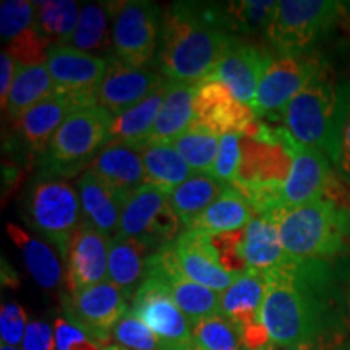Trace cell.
<instances>
[{
  "label": "cell",
  "instance_id": "obj_43",
  "mask_svg": "<svg viewBox=\"0 0 350 350\" xmlns=\"http://www.w3.org/2000/svg\"><path fill=\"white\" fill-rule=\"evenodd\" d=\"M49 47V44L38 33L36 26H33L7 44V54L12 57L16 68L34 67L47 62Z\"/></svg>",
  "mask_w": 350,
  "mask_h": 350
},
{
  "label": "cell",
  "instance_id": "obj_52",
  "mask_svg": "<svg viewBox=\"0 0 350 350\" xmlns=\"http://www.w3.org/2000/svg\"><path fill=\"white\" fill-rule=\"evenodd\" d=\"M103 350H126L124 347H120V345H106V347H103Z\"/></svg>",
  "mask_w": 350,
  "mask_h": 350
},
{
  "label": "cell",
  "instance_id": "obj_21",
  "mask_svg": "<svg viewBox=\"0 0 350 350\" xmlns=\"http://www.w3.org/2000/svg\"><path fill=\"white\" fill-rule=\"evenodd\" d=\"M83 107L90 106L77 99L75 96L55 90L16 120V130L29 150L44 154L57 130L73 112Z\"/></svg>",
  "mask_w": 350,
  "mask_h": 350
},
{
  "label": "cell",
  "instance_id": "obj_29",
  "mask_svg": "<svg viewBox=\"0 0 350 350\" xmlns=\"http://www.w3.org/2000/svg\"><path fill=\"white\" fill-rule=\"evenodd\" d=\"M7 234L18 247L31 278L46 291H55L64 282V266L52 248L15 224H7Z\"/></svg>",
  "mask_w": 350,
  "mask_h": 350
},
{
  "label": "cell",
  "instance_id": "obj_17",
  "mask_svg": "<svg viewBox=\"0 0 350 350\" xmlns=\"http://www.w3.org/2000/svg\"><path fill=\"white\" fill-rule=\"evenodd\" d=\"M167 78L161 72L130 67L112 57L109 59L106 77L98 88L96 100L98 106L106 109L112 117H119L159 90Z\"/></svg>",
  "mask_w": 350,
  "mask_h": 350
},
{
  "label": "cell",
  "instance_id": "obj_7",
  "mask_svg": "<svg viewBox=\"0 0 350 350\" xmlns=\"http://www.w3.org/2000/svg\"><path fill=\"white\" fill-rule=\"evenodd\" d=\"M81 203L77 188L57 178H44L31 187L25 201V221L67 258L68 245L81 224Z\"/></svg>",
  "mask_w": 350,
  "mask_h": 350
},
{
  "label": "cell",
  "instance_id": "obj_45",
  "mask_svg": "<svg viewBox=\"0 0 350 350\" xmlns=\"http://www.w3.org/2000/svg\"><path fill=\"white\" fill-rule=\"evenodd\" d=\"M28 326V319H26V312L23 306L10 301V304H3L0 308V338H2L3 345H16L23 344V338Z\"/></svg>",
  "mask_w": 350,
  "mask_h": 350
},
{
  "label": "cell",
  "instance_id": "obj_19",
  "mask_svg": "<svg viewBox=\"0 0 350 350\" xmlns=\"http://www.w3.org/2000/svg\"><path fill=\"white\" fill-rule=\"evenodd\" d=\"M256 122L253 109L240 103L222 83L204 80L198 83L195 96V124L219 137L243 135Z\"/></svg>",
  "mask_w": 350,
  "mask_h": 350
},
{
  "label": "cell",
  "instance_id": "obj_41",
  "mask_svg": "<svg viewBox=\"0 0 350 350\" xmlns=\"http://www.w3.org/2000/svg\"><path fill=\"white\" fill-rule=\"evenodd\" d=\"M112 340L126 350H165L154 332L130 310L112 329Z\"/></svg>",
  "mask_w": 350,
  "mask_h": 350
},
{
  "label": "cell",
  "instance_id": "obj_50",
  "mask_svg": "<svg viewBox=\"0 0 350 350\" xmlns=\"http://www.w3.org/2000/svg\"><path fill=\"white\" fill-rule=\"evenodd\" d=\"M336 167H338V172L340 177H342L347 183H350V106H349L347 120H345V126H344L342 143H340L339 159H338V164H336Z\"/></svg>",
  "mask_w": 350,
  "mask_h": 350
},
{
  "label": "cell",
  "instance_id": "obj_35",
  "mask_svg": "<svg viewBox=\"0 0 350 350\" xmlns=\"http://www.w3.org/2000/svg\"><path fill=\"white\" fill-rule=\"evenodd\" d=\"M55 91L47 65H34V67L16 68L15 81L8 94L7 113L12 120H18L38 103L46 99Z\"/></svg>",
  "mask_w": 350,
  "mask_h": 350
},
{
  "label": "cell",
  "instance_id": "obj_25",
  "mask_svg": "<svg viewBox=\"0 0 350 350\" xmlns=\"http://www.w3.org/2000/svg\"><path fill=\"white\" fill-rule=\"evenodd\" d=\"M154 253L146 243L125 235H113L109 245V281L129 300H133L143 284L146 262Z\"/></svg>",
  "mask_w": 350,
  "mask_h": 350
},
{
  "label": "cell",
  "instance_id": "obj_22",
  "mask_svg": "<svg viewBox=\"0 0 350 350\" xmlns=\"http://www.w3.org/2000/svg\"><path fill=\"white\" fill-rule=\"evenodd\" d=\"M174 248L182 273L190 281L200 284V286L222 294L239 278V275L227 273L226 269L219 266V262L214 260L211 252H209L201 232H182L174 242Z\"/></svg>",
  "mask_w": 350,
  "mask_h": 350
},
{
  "label": "cell",
  "instance_id": "obj_8",
  "mask_svg": "<svg viewBox=\"0 0 350 350\" xmlns=\"http://www.w3.org/2000/svg\"><path fill=\"white\" fill-rule=\"evenodd\" d=\"M292 139L284 126L256 120L242 135V161L232 185L286 182L292 165Z\"/></svg>",
  "mask_w": 350,
  "mask_h": 350
},
{
  "label": "cell",
  "instance_id": "obj_20",
  "mask_svg": "<svg viewBox=\"0 0 350 350\" xmlns=\"http://www.w3.org/2000/svg\"><path fill=\"white\" fill-rule=\"evenodd\" d=\"M271 59L273 57L266 51L258 49L253 44H247L240 41V38H235L221 62L206 80L222 83L235 99L250 106Z\"/></svg>",
  "mask_w": 350,
  "mask_h": 350
},
{
  "label": "cell",
  "instance_id": "obj_30",
  "mask_svg": "<svg viewBox=\"0 0 350 350\" xmlns=\"http://www.w3.org/2000/svg\"><path fill=\"white\" fill-rule=\"evenodd\" d=\"M167 85L169 80L130 111L119 117H113L109 143H125L137 148L144 146L163 107L165 94H167Z\"/></svg>",
  "mask_w": 350,
  "mask_h": 350
},
{
  "label": "cell",
  "instance_id": "obj_38",
  "mask_svg": "<svg viewBox=\"0 0 350 350\" xmlns=\"http://www.w3.org/2000/svg\"><path fill=\"white\" fill-rule=\"evenodd\" d=\"M170 144L180 152L195 174L211 175L221 146L219 135L200 126H191L180 137L172 139Z\"/></svg>",
  "mask_w": 350,
  "mask_h": 350
},
{
  "label": "cell",
  "instance_id": "obj_44",
  "mask_svg": "<svg viewBox=\"0 0 350 350\" xmlns=\"http://www.w3.org/2000/svg\"><path fill=\"white\" fill-rule=\"evenodd\" d=\"M240 161H242V135H224L221 137V146H219L211 177L232 185L237 178Z\"/></svg>",
  "mask_w": 350,
  "mask_h": 350
},
{
  "label": "cell",
  "instance_id": "obj_10",
  "mask_svg": "<svg viewBox=\"0 0 350 350\" xmlns=\"http://www.w3.org/2000/svg\"><path fill=\"white\" fill-rule=\"evenodd\" d=\"M180 219L170 206L169 193L144 183L129 196L117 234L146 243L152 252L177 240Z\"/></svg>",
  "mask_w": 350,
  "mask_h": 350
},
{
  "label": "cell",
  "instance_id": "obj_26",
  "mask_svg": "<svg viewBox=\"0 0 350 350\" xmlns=\"http://www.w3.org/2000/svg\"><path fill=\"white\" fill-rule=\"evenodd\" d=\"M266 294L265 273L248 269L221 294V314L239 331L261 323V308Z\"/></svg>",
  "mask_w": 350,
  "mask_h": 350
},
{
  "label": "cell",
  "instance_id": "obj_18",
  "mask_svg": "<svg viewBox=\"0 0 350 350\" xmlns=\"http://www.w3.org/2000/svg\"><path fill=\"white\" fill-rule=\"evenodd\" d=\"M109 245L111 237L99 232L86 219L78 226L65 258L68 294L109 281Z\"/></svg>",
  "mask_w": 350,
  "mask_h": 350
},
{
  "label": "cell",
  "instance_id": "obj_49",
  "mask_svg": "<svg viewBox=\"0 0 350 350\" xmlns=\"http://www.w3.org/2000/svg\"><path fill=\"white\" fill-rule=\"evenodd\" d=\"M16 75V65L13 59L7 54V51H2L0 54V103L2 109L5 111L8 103V94H10L13 81Z\"/></svg>",
  "mask_w": 350,
  "mask_h": 350
},
{
  "label": "cell",
  "instance_id": "obj_5",
  "mask_svg": "<svg viewBox=\"0 0 350 350\" xmlns=\"http://www.w3.org/2000/svg\"><path fill=\"white\" fill-rule=\"evenodd\" d=\"M113 117L100 106L83 107L73 112L57 130L42 154L47 178L52 174L65 177L77 174L85 164H91L98 152L109 143Z\"/></svg>",
  "mask_w": 350,
  "mask_h": 350
},
{
  "label": "cell",
  "instance_id": "obj_37",
  "mask_svg": "<svg viewBox=\"0 0 350 350\" xmlns=\"http://www.w3.org/2000/svg\"><path fill=\"white\" fill-rule=\"evenodd\" d=\"M222 5H224L226 18L232 33L247 34V36L262 33L266 36L271 21L274 18L278 2H273V0H237V2L222 3Z\"/></svg>",
  "mask_w": 350,
  "mask_h": 350
},
{
  "label": "cell",
  "instance_id": "obj_51",
  "mask_svg": "<svg viewBox=\"0 0 350 350\" xmlns=\"http://www.w3.org/2000/svg\"><path fill=\"white\" fill-rule=\"evenodd\" d=\"M72 350H103L99 347V344L93 342V340H86V342H81L73 347Z\"/></svg>",
  "mask_w": 350,
  "mask_h": 350
},
{
  "label": "cell",
  "instance_id": "obj_55",
  "mask_svg": "<svg viewBox=\"0 0 350 350\" xmlns=\"http://www.w3.org/2000/svg\"><path fill=\"white\" fill-rule=\"evenodd\" d=\"M349 306H350V299H349Z\"/></svg>",
  "mask_w": 350,
  "mask_h": 350
},
{
  "label": "cell",
  "instance_id": "obj_12",
  "mask_svg": "<svg viewBox=\"0 0 350 350\" xmlns=\"http://www.w3.org/2000/svg\"><path fill=\"white\" fill-rule=\"evenodd\" d=\"M62 308L70 323L96 344L111 345L112 329L129 313V299L111 281L62 295Z\"/></svg>",
  "mask_w": 350,
  "mask_h": 350
},
{
  "label": "cell",
  "instance_id": "obj_31",
  "mask_svg": "<svg viewBox=\"0 0 350 350\" xmlns=\"http://www.w3.org/2000/svg\"><path fill=\"white\" fill-rule=\"evenodd\" d=\"M256 214L248 200L235 187L229 188L204 209L185 230L230 232L245 229Z\"/></svg>",
  "mask_w": 350,
  "mask_h": 350
},
{
  "label": "cell",
  "instance_id": "obj_3",
  "mask_svg": "<svg viewBox=\"0 0 350 350\" xmlns=\"http://www.w3.org/2000/svg\"><path fill=\"white\" fill-rule=\"evenodd\" d=\"M350 106L347 86L339 83L326 62L301 93L284 109L282 126L305 146L325 152L338 164Z\"/></svg>",
  "mask_w": 350,
  "mask_h": 350
},
{
  "label": "cell",
  "instance_id": "obj_23",
  "mask_svg": "<svg viewBox=\"0 0 350 350\" xmlns=\"http://www.w3.org/2000/svg\"><path fill=\"white\" fill-rule=\"evenodd\" d=\"M88 169L93 170L113 190L126 196L148 183L142 150L125 143H107Z\"/></svg>",
  "mask_w": 350,
  "mask_h": 350
},
{
  "label": "cell",
  "instance_id": "obj_56",
  "mask_svg": "<svg viewBox=\"0 0 350 350\" xmlns=\"http://www.w3.org/2000/svg\"><path fill=\"white\" fill-rule=\"evenodd\" d=\"M198 350H200V349H198Z\"/></svg>",
  "mask_w": 350,
  "mask_h": 350
},
{
  "label": "cell",
  "instance_id": "obj_39",
  "mask_svg": "<svg viewBox=\"0 0 350 350\" xmlns=\"http://www.w3.org/2000/svg\"><path fill=\"white\" fill-rule=\"evenodd\" d=\"M245 229L230 232H201L214 260L219 262L222 269L234 275H240L250 269L245 260V235H247Z\"/></svg>",
  "mask_w": 350,
  "mask_h": 350
},
{
  "label": "cell",
  "instance_id": "obj_11",
  "mask_svg": "<svg viewBox=\"0 0 350 350\" xmlns=\"http://www.w3.org/2000/svg\"><path fill=\"white\" fill-rule=\"evenodd\" d=\"M323 64L325 62L312 52L271 59L250 104L256 119H281L284 109L312 81Z\"/></svg>",
  "mask_w": 350,
  "mask_h": 350
},
{
  "label": "cell",
  "instance_id": "obj_15",
  "mask_svg": "<svg viewBox=\"0 0 350 350\" xmlns=\"http://www.w3.org/2000/svg\"><path fill=\"white\" fill-rule=\"evenodd\" d=\"M47 70L57 91L75 96L88 106H96L98 88L106 77L109 60L70 46H51Z\"/></svg>",
  "mask_w": 350,
  "mask_h": 350
},
{
  "label": "cell",
  "instance_id": "obj_1",
  "mask_svg": "<svg viewBox=\"0 0 350 350\" xmlns=\"http://www.w3.org/2000/svg\"><path fill=\"white\" fill-rule=\"evenodd\" d=\"M261 323L275 347L347 332L345 297L331 260L291 256L266 271Z\"/></svg>",
  "mask_w": 350,
  "mask_h": 350
},
{
  "label": "cell",
  "instance_id": "obj_4",
  "mask_svg": "<svg viewBox=\"0 0 350 350\" xmlns=\"http://www.w3.org/2000/svg\"><path fill=\"white\" fill-rule=\"evenodd\" d=\"M287 255L304 260H332L349 250L350 204L338 183L329 193L297 208L271 214Z\"/></svg>",
  "mask_w": 350,
  "mask_h": 350
},
{
  "label": "cell",
  "instance_id": "obj_14",
  "mask_svg": "<svg viewBox=\"0 0 350 350\" xmlns=\"http://www.w3.org/2000/svg\"><path fill=\"white\" fill-rule=\"evenodd\" d=\"M130 312L154 332L165 350H198L191 321L175 305L167 291L152 279L146 278L139 286Z\"/></svg>",
  "mask_w": 350,
  "mask_h": 350
},
{
  "label": "cell",
  "instance_id": "obj_13",
  "mask_svg": "<svg viewBox=\"0 0 350 350\" xmlns=\"http://www.w3.org/2000/svg\"><path fill=\"white\" fill-rule=\"evenodd\" d=\"M174 242L165 243L159 250L151 253L146 262L144 279H152L161 284L191 323L213 314H221V294L190 281L182 273Z\"/></svg>",
  "mask_w": 350,
  "mask_h": 350
},
{
  "label": "cell",
  "instance_id": "obj_36",
  "mask_svg": "<svg viewBox=\"0 0 350 350\" xmlns=\"http://www.w3.org/2000/svg\"><path fill=\"white\" fill-rule=\"evenodd\" d=\"M36 5L38 33L49 46H68L75 33L80 8L77 2L54 0V2H34Z\"/></svg>",
  "mask_w": 350,
  "mask_h": 350
},
{
  "label": "cell",
  "instance_id": "obj_48",
  "mask_svg": "<svg viewBox=\"0 0 350 350\" xmlns=\"http://www.w3.org/2000/svg\"><path fill=\"white\" fill-rule=\"evenodd\" d=\"M269 350H350V338L349 332H336L292 347H275L271 344Z\"/></svg>",
  "mask_w": 350,
  "mask_h": 350
},
{
  "label": "cell",
  "instance_id": "obj_16",
  "mask_svg": "<svg viewBox=\"0 0 350 350\" xmlns=\"http://www.w3.org/2000/svg\"><path fill=\"white\" fill-rule=\"evenodd\" d=\"M291 154V172L282 187V209L297 208L321 198L339 183L325 152L305 146L294 138Z\"/></svg>",
  "mask_w": 350,
  "mask_h": 350
},
{
  "label": "cell",
  "instance_id": "obj_53",
  "mask_svg": "<svg viewBox=\"0 0 350 350\" xmlns=\"http://www.w3.org/2000/svg\"><path fill=\"white\" fill-rule=\"evenodd\" d=\"M0 350H23V349H18V347H12V345H0Z\"/></svg>",
  "mask_w": 350,
  "mask_h": 350
},
{
  "label": "cell",
  "instance_id": "obj_40",
  "mask_svg": "<svg viewBox=\"0 0 350 350\" xmlns=\"http://www.w3.org/2000/svg\"><path fill=\"white\" fill-rule=\"evenodd\" d=\"M193 325V340L200 350H239L242 336L239 327L224 314H213Z\"/></svg>",
  "mask_w": 350,
  "mask_h": 350
},
{
  "label": "cell",
  "instance_id": "obj_47",
  "mask_svg": "<svg viewBox=\"0 0 350 350\" xmlns=\"http://www.w3.org/2000/svg\"><path fill=\"white\" fill-rule=\"evenodd\" d=\"M55 350H72L75 345L86 342L90 338L80 327L70 323L67 318H57L54 323Z\"/></svg>",
  "mask_w": 350,
  "mask_h": 350
},
{
  "label": "cell",
  "instance_id": "obj_9",
  "mask_svg": "<svg viewBox=\"0 0 350 350\" xmlns=\"http://www.w3.org/2000/svg\"><path fill=\"white\" fill-rule=\"evenodd\" d=\"M163 20V10L154 2H117L112 21L113 57L130 67H144L159 49Z\"/></svg>",
  "mask_w": 350,
  "mask_h": 350
},
{
  "label": "cell",
  "instance_id": "obj_46",
  "mask_svg": "<svg viewBox=\"0 0 350 350\" xmlns=\"http://www.w3.org/2000/svg\"><path fill=\"white\" fill-rule=\"evenodd\" d=\"M23 350H55L54 327L46 321H29L21 344Z\"/></svg>",
  "mask_w": 350,
  "mask_h": 350
},
{
  "label": "cell",
  "instance_id": "obj_33",
  "mask_svg": "<svg viewBox=\"0 0 350 350\" xmlns=\"http://www.w3.org/2000/svg\"><path fill=\"white\" fill-rule=\"evenodd\" d=\"M227 188L229 183L217 180L211 175L195 174L169 195L170 206L180 219V224L187 229Z\"/></svg>",
  "mask_w": 350,
  "mask_h": 350
},
{
  "label": "cell",
  "instance_id": "obj_34",
  "mask_svg": "<svg viewBox=\"0 0 350 350\" xmlns=\"http://www.w3.org/2000/svg\"><path fill=\"white\" fill-rule=\"evenodd\" d=\"M113 10H116V2L88 3L83 7L77 29L68 46L88 54L111 51Z\"/></svg>",
  "mask_w": 350,
  "mask_h": 350
},
{
  "label": "cell",
  "instance_id": "obj_42",
  "mask_svg": "<svg viewBox=\"0 0 350 350\" xmlns=\"http://www.w3.org/2000/svg\"><path fill=\"white\" fill-rule=\"evenodd\" d=\"M36 23V5L25 0H3L0 7V36L3 41L28 31Z\"/></svg>",
  "mask_w": 350,
  "mask_h": 350
},
{
  "label": "cell",
  "instance_id": "obj_6",
  "mask_svg": "<svg viewBox=\"0 0 350 350\" xmlns=\"http://www.w3.org/2000/svg\"><path fill=\"white\" fill-rule=\"evenodd\" d=\"M342 10L344 3L334 0H282L278 2L266 38L281 55L308 54Z\"/></svg>",
  "mask_w": 350,
  "mask_h": 350
},
{
  "label": "cell",
  "instance_id": "obj_54",
  "mask_svg": "<svg viewBox=\"0 0 350 350\" xmlns=\"http://www.w3.org/2000/svg\"><path fill=\"white\" fill-rule=\"evenodd\" d=\"M269 347H271V345H269ZM269 347L268 349H266V350H269ZM239 350H250V349H247V347H243V345H242V347H240Z\"/></svg>",
  "mask_w": 350,
  "mask_h": 350
},
{
  "label": "cell",
  "instance_id": "obj_24",
  "mask_svg": "<svg viewBox=\"0 0 350 350\" xmlns=\"http://www.w3.org/2000/svg\"><path fill=\"white\" fill-rule=\"evenodd\" d=\"M77 193L86 221L107 237L117 235L122 209L129 196L113 190L90 169L78 178Z\"/></svg>",
  "mask_w": 350,
  "mask_h": 350
},
{
  "label": "cell",
  "instance_id": "obj_27",
  "mask_svg": "<svg viewBox=\"0 0 350 350\" xmlns=\"http://www.w3.org/2000/svg\"><path fill=\"white\" fill-rule=\"evenodd\" d=\"M196 88L198 85L169 81L167 94L146 144L170 143L193 126Z\"/></svg>",
  "mask_w": 350,
  "mask_h": 350
},
{
  "label": "cell",
  "instance_id": "obj_2",
  "mask_svg": "<svg viewBox=\"0 0 350 350\" xmlns=\"http://www.w3.org/2000/svg\"><path fill=\"white\" fill-rule=\"evenodd\" d=\"M235 38L221 3H170L164 13L157 65L169 81L198 85L214 72Z\"/></svg>",
  "mask_w": 350,
  "mask_h": 350
},
{
  "label": "cell",
  "instance_id": "obj_32",
  "mask_svg": "<svg viewBox=\"0 0 350 350\" xmlns=\"http://www.w3.org/2000/svg\"><path fill=\"white\" fill-rule=\"evenodd\" d=\"M139 150H142L148 183L161 188L165 193L170 195L175 188L195 175L180 152L170 143L146 144Z\"/></svg>",
  "mask_w": 350,
  "mask_h": 350
},
{
  "label": "cell",
  "instance_id": "obj_28",
  "mask_svg": "<svg viewBox=\"0 0 350 350\" xmlns=\"http://www.w3.org/2000/svg\"><path fill=\"white\" fill-rule=\"evenodd\" d=\"M245 230V260L250 269L266 273L291 258L282 245L278 222L271 214H256Z\"/></svg>",
  "mask_w": 350,
  "mask_h": 350
}]
</instances>
